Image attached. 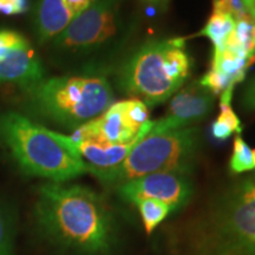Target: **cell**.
I'll use <instances>...</instances> for the list:
<instances>
[{
  "mask_svg": "<svg viewBox=\"0 0 255 255\" xmlns=\"http://www.w3.org/2000/svg\"><path fill=\"white\" fill-rule=\"evenodd\" d=\"M143 6L155 9L157 12H164L168 8L170 0H138Z\"/></svg>",
  "mask_w": 255,
  "mask_h": 255,
  "instance_id": "cb8c5ba5",
  "label": "cell"
},
{
  "mask_svg": "<svg viewBox=\"0 0 255 255\" xmlns=\"http://www.w3.org/2000/svg\"><path fill=\"white\" fill-rule=\"evenodd\" d=\"M97 0H64L65 5L68 6V8L72 12V14L75 15V18L78 14H81L83 11H85L88 7L94 4Z\"/></svg>",
  "mask_w": 255,
  "mask_h": 255,
  "instance_id": "603a6c76",
  "label": "cell"
},
{
  "mask_svg": "<svg viewBox=\"0 0 255 255\" xmlns=\"http://www.w3.org/2000/svg\"><path fill=\"white\" fill-rule=\"evenodd\" d=\"M200 143L201 130L197 127L149 132L136 143L122 163L92 175L114 188L149 174L178 171L190 175Z\"/></svg>",
  "mask_w": 255,
  "mask_h": 255,
  "instance_id": "8992f818",
  "label": "cell"
},
{
  "mask_svg": "<svg viewBox=\"0 0 255 255\" xmlns=\"http://www.w3.org/2000/svg\"><path fill=\"white\" fill-rule=\"evenodd\" d=\"M208 238L213 255H255V186L247 177L221 197Z\"/></svg>",
  "mask_w": 255,
  "mask_h": 255,
  "instance_id": "52a82bcc",
  "label": "cell"
},
{
  "mask_svg": "<svg viewBox=\"0 0 255 255\" xmlns=\"http://www.w3.org/2000/svg\"><path fill=\"white\" fill-rule=\"evenodd\" d=\"M254 63H255V55L250 59V66L252 65V64H254Z\"/></svg>",
  "mask_w": 255,
  "mask_h": 255,
  "instance_id": "83f0119b",
  "label": "cell"
},
{
  "mask_svg": "<svg viewBox=\"0 0 255 255\" xmlns=\"http://www.w3.org/2000/svg\"><path fill=\"white\" fill-rule=\"evenodd\" d=\"M0 135L26 174L55 183L91 174V167L65 141L62 133L33 123L15 113L0 117Z\"/></svg>",
  "mask_w": 255,
  "mask_h": 255,
  "instance_id": "3957f363",
  "label": "cell"
},
{
  "mask_svg": "<svg viewBox=\"0 0 255 255\" xmlns=\"http://www.w3.org/2000/svg\"><path fill=\"white\" fill-rule=\"evenodd\" d=\"M26 43V38L18 32L0 31V60L4 59L9 51L17 49Z\"/></svg>",
  "mask_w": 255,
  "mask_h": 255,
  "instance_id": "ffe728a7",
  "label": "cell"
},
{
  "mask_svg": "<svg viewBox=\"0 0 255 255\" xmlns=\"http://www.w3.org/2000/svg\"><path fill=\"white\" fill-rule=\"evenodd\" d=\"M37 216L51 235L69 246L90 253L104 252L110 246V212L90 188L44 184L39 188Z\"/></svg>",
  "mask_w": 255,
  "mask_h": 255,
  "instance_id": "6da1fadb",
  "label": "cell"
},
{
  "mask_svg": "<svg viewBox=\"0 0 255 255\" xmlns=\"http://www.w3.org/2000/svg\"><path fill=\"white\" fill-rule=\"evenodd\" d=\"M28 94L40 116L66 129L98 117L115 100L109 79L98 71L43 79Z\"/></svg>",
  "mask_w": 255,
  "mask_h": 255,
  "instance_id": "277c9868",
  "label": "cell"
},
{
  "mask_svg": "<svg viewBox=\"0 0 255 255\" xmlns=\"http://www.w3.org/2000/svg\"><path fill=\"white\" fill-rule=\"evenodd\" d=\"M75 19L64 0H37L34 26L41 44L52 40Z\"/></svg>",
  "mask_w": 255,
  "mask_h": 255,
  "instance_id": "4fadbf2b",
  "label": "cell"
},
{
  "mask_svg": "<svg viewBox=\"0 0 255 255\" xmlns=\"http://www.w3.org/2000/svg\"><path fill=\"white\" fill-rule=\"evenodd\" d=\"M28 9V0H0V13L21 14Z\"/></svg>",
  "mask_w": 255,
  "mask_h": 255,
  "instance_id": "7402d4cb",
  "label": "cell"
},
{
  "mask_svg": "<svg viewBox=\"0 0 255 255\" xmlns=\"http://www.w3.org/2000/svg\"><path fill=\"white\" fill-rule=\"evenodd\" d=\"M213 11L231 14L235 20L252 18L241 0H213Z\"/></svg>",
  "mask_w": 255,
  "mask_h": 255,
  "instance_id": "d6986e66",
  "label": "cell"
},
{
  "mask_svg": "<svg viewBox=\"0 0 255 255\" xmlns=\"http://www.w3.org/2000/svg\"><path fill=\"white\" fill-rule=\"evenodd\" d=\"M229 169L233 174H242L255 169V149L251 148L240 135L234 138Z\"/></svg>",
  "mask_w": 255,
  "mask_h": 255,
  "instance_id": "ac0fdd59",
  "label": "cell"
},
{
  "mask_svg": "<svg viewBox=\"0 0 255 255\" xmlns=\"http://www.w3.org/2000/svg\"><path fill=\"white\" fill-rule=\"evenodd\" d=\"M135 15H127L124 0H97L52 39L59 55L116 56L135 36Z\"/></svg>",
  "mask_w": 255,
  "mask_h": 255,
  "instance_id": "5b68a950",
  "label": "cell"
},
{
  "mask_svg": "<svg viewBox=\"0 0 255 255\" xmlns=\"http://www.w3.org/2000/svg\"><path fill=\"white\" fill-rule=\"evenodd\" d=\"M8 250V242L7 235H6L5 223L2 220V216L0 214V255H7Z\"/></svg>",
  "mask_w": 255,
  "mask_h": 255,
  "instance_id": "d4e9b609",
  "label": "cell"
},
{
  "mask_svg": "<svg viewBox=\"0 0 255 255\" xmlns=\"http://www.w3.org/2000/svg\"><path fill=\"white\" fill-rule=\"evenodd\" d=\"M247 178L250 180V182L253 184V186H255V173L253 175H251V176H248Z\"/></svg>",
  "mask_w": 255,
  "mask_h": 255,
  "instance_id": "4316f807",
  "label": "cell"
},
{
  "mask_svg": "<svg viewBox=\"0 0 255 255\" xmlns=\"http://www.w3.org/2000/svg\"><path fill=\"white\" fill-rule=\"evenodd\" d=\"M189 174L168 171L155 173L117 187V194L127 202L135 203L143 199H154L169 206L171 210L181 209L193 195V183Z\"/></svg>",
  "mask_w": 255,
  "mask_h": 255,
  "instance_id": "9c48e42d",
  "label": "cell"
},
{
  "mask_svg": "<svg viewBox=\"0 0 255 255\" xmlns=\"http://www.w3.org/2000/svg\"><path fill=\"white\" fill-rule=\"evenodd\" d=\"M240 104L245 113H255V75L248 78L242 88Z\"/></svg>",
  "mask_w": 255,
  "mask_h": 255,
  "instance_id": "44dd1931",
  "label": "cell"
},
{
  "mask_svg": "<svg viewBox=\"0 0 255 255\" xmlns=\"http://www.w3.org/2000/svg\"><path fill=\"white\" fill-rule=\"evenodd\" d=\"M241 55L252 58L255 55V20L245 18L237 20L234 31L228 38L226 46Z\"/></svg>",
  "mask_w": 255,
  "mask_h": 255,
  "instance_id": "9a60e30c",
  "label": "cell"
},
{
  "mask_svg": "<svg viewBox=\"0 0 255 255\" xmlns=\"http://www.w3.org/2000/svg\"><path fill=\"white\" fill-rule=\"evenodd\" d=\"M250 15L255 20V0H241Z\"/></svg>",
  "mask_w": 255,
  "mask_h": 255,
  "instance_id": "484cf974",
  "label": "cell"
},
{
  "mask_svg": "<svg viewBox=\"0 0 255 255\" xmlns=\"http://www.w3.org/2000/svg\"><path fill=\"white\" fill-rule=\"evenodd\" d=\"M148 105L130 98L113 103L100 116L83 124L69 136L73 142L97 141L107 144H129L141 141L150 132Z\"/></svg>",
  "mask_w": 255,
  "mask_h": 255,
  "instance_id": "ba28073f",
  "label": "cell"
},
{
  "mask_svg": "<svg viewBox=\"0 0 255 255\" xmlns=\"http://www.w3.org/2000/svg\"><path fill=\"white\" fill-rule=\"evenodd\" d=\"M44 79V69L30 43L13 49L0 60V83H9L31 91Z\"/></svg>",
  "mask_w": 255,
  "mask_h": 255,
  "instance_id": "8fae6325",
  "label": "cell"
},
{
  "mask_svg": "<svg viewBox=\"0 0 255 255\" xmlns=\"http://www.w3.org/2000/svg\"><path fill=\"white\" fill-rule=\"evenodd\" d=\"M193 64L186 38L146 40L119 66L116 85L122 94L156 107L180 91Z\"/></svg>",
  "mask_w": 255,
  "mask_h": 255,
  "instance_id": "7a4b0ae2",
  "label": "cell"
},
{
  "mask_svg": "<svg viewBox=\"0 0 255 255\" xmlns=\"http://www.w3.org/2000/svg\"><path fill=\"white\" fill-rule=\"evenodd\" d=\"M235 23L237 20L231 14L220 11H213L202 30L197 32L193 37H207L214 46L213 50L220 51L225 49L228 38L234 31Z\"/></svg>",
  "mask_w": 255,
  "mask_h": 255,
  "instance_id": "5bb4252c",
  "label": "cell"
},
{
  "mask_svg": "<svg viewBox=\"0 0 255 255\" xmlns=\"http://www.w3.org/2000/svg\"><path fill=\"white\" fill-rule=\"evenodd\" d=\"M133 205L137 206L139 214L142 216L143 223L146 234H151V232L157 227L163 220L167 218L171 209L165 203L154 199H143L136 201Z\"/></svg>",
  "mask_w": 255,
  "mask_h": 255,
  "instance_id": "e0dca14e",
  "label": "cell"
},
{
  "mask_svg": "<svg viewBox=\"0 0 255 255\" xmlns=\"http://www.w3.org/2000/svg\"><path fill=\"white\" fill-rule=\"evenodd\" d=\"M214 104L215 96L212 92L203 88L199 81L190 83L173 96L167 114L154 122L150 132L183 129L202 122L212 114Z\"/></svg>",
  "mask_w": 255,
  "mask_h": 255,
  "instance_id": "30bf717a",
  "label": "cell"
},
{
  "mask_svg": "<svg viewBox=\"0 0 255 255\" xmlns=\"http://www.w3.org/2000/svg\"><path fill=\"white\" fill-rule=\"evenodd\" d=\"M219 116L212 124V133L219 141H226L233 133L240 135L242 131V124L239 116L233 110L232 103H220Z\"/></svg>",
  "mask_w": 255,
  "mask_h": 255,
  "instance_id": "2e32d148",
  "label": "cell"
},
{
  "mask_svg": "<svg viewBox=\"0 0 255 255\" xmlns=\"http://www.w3.org/2000/svg\"><path fill=\"white\" fill-rule=\"evenodd\" d=\"M65 136V135H64ZM68 144L81 156L91 167V174L95 171L108 170L122 163L131 151L136 143L129 144H107L97 141H79L73 142L69 136H65Z\"/></svg>",
  "mask_w": 255,
  "mask_h": 255,
  "instance_id": "7c38bea8",
  "label": "cell"
}]
</instances>
